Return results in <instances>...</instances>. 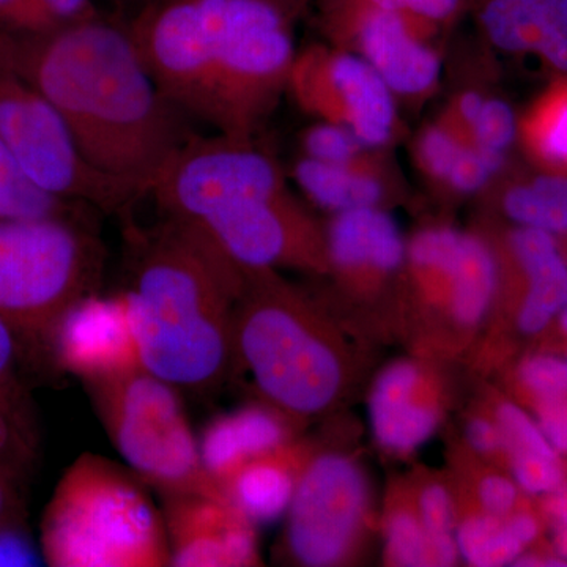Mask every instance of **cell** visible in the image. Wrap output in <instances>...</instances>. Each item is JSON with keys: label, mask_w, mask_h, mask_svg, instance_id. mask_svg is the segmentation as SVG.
<instances>
[{"label": "cell", "mask_w": 567, "mask_h": 567, "mask_svg": "<svg viewBox=\"0 0 567 567\" xmlns=\"http://www.w3.org/2000/svg\"><path fill=\"white\" fill-rule=\"evenodd\" d=\"M369 484L364 470L338 451L308 453L287 511L282 550L298 566H341L364 527Z\"/></svg>", "instance_id": "10"}, {"label": "cell", "mask_w": 567, "mask_h": 567, "mask_svg": "<svg viewBox=\"0 0 567 567\" xmlns=\"http://www.w3.org/2000/svg\"><path fill=\"white\" fill-rule=\"evenodd\" d=\"M546 511L554 527V544L558 557L567 563V484L548 494Z\"/></svg>", "instance_id": "44"}, {"label": "cell", "mask_w": 567, "mask_h": 567, "mask_svg": "<svg viewBox=\"0 0 567 567\" xmlns=\"http://www.w3.org/2000/svg\"><path fill=\"white\" fill-rule=\"evenodd\" d=\"M518 132L529 155L547 173H567V78L536 100L518 123Z\"/></svg>", "instance_id": "26"}, {"label": "cell", "mask_w": 567, "mask_h": 567, "mask_svg": "<svg viewBox=\"0 0 567 567\" xmlns=\"http://www.w3.org/2000/svg\"><path fill=\"white\" fill-rule=\"evenodd\" d=\"M0 141L43 192L99 208L125 213L147 196L132 183L100 173L82 155L69 126L47 96L0 52Z\"/></svg>", "instance_id": "8"}, {"label": "cell", "mask_w": 567, "mask_h": 567, "mask_svg": "<svg viewBox=\"0 0 567 567\" xmlns=\"http://www.w3.org/2000/svg\"><path fill=\"white\" fill-rule=\"evenodd\" d=\"M518 486L505 476L488 475L477 484L481 511L491 516L506 517L516 509Z\"/></svg>", "instance_id": "39"}, {"label": "cell", "mask_w": 567, "mask_h": 567, "mask_svg": "<svg viewBox=\"0 0 567 567\" xmlns=\"http://www.w3.org/2000/svg\"><path fill=\"white\" fill-rule=\"evenodd\" d=\"M18 336L0 317V391L20 388L18 382Z\"/></svg>", "instance_id": "43"}, {"label": "cell", "mask_w": 567, "mask_h": 567, "mask_svg": "<svg viewBox=\"0 0 567 567\" xmlns=\"http://www.w3.org/2000/svg\"><path fill=\"white\" fill-rule=\"evenodd\" d=\"M284 188L278 164L254 148L251 137L194 134L164 164L148 196L166 218L203 223L230 205Z\"/></svg>", "instance_id": "9"}, {"label": "cell", "mask_w": 567, "mask_h": 567, "mask_svg": "<svg viewBox=\"0 0 567 567\" xmlns=\"http://www.w3.org/2000/svg\"><path fill=\"white\" fill-rule=\"evenodd\" d=\"M480 21L498 50L535 54L567 74V0H484Z\"/></svg>", "instance_id": "20"}, {"label": "cell", "mask_w": 567, "mask_h": 567, "mask_svg": "<svg viewBox=\"0 0 567 567\" xmlns=\"http://www.w3.org/2000/svg\"><path fill=\"white\" fill-rule=\"evenodd\" d=\"M416 22L361 0L353 7L354 37L364 61L401 95L431 91L442 69L439 55L417 37Z\"/></svg>", "instance_id": "17"}, {"label": "cell", "mask_w": 567, "mask_h": 567, "mask_svg": "<svg viewBox=\"0 0 567 567\" xmlns=\"http://www.w3.org/2000/svg\"><path fill=\"white\" fill-rule=\"evenodd\" d=\"M536 423L559 454H567V393L536 401Z\"/></svg>", "instance_id": "38"}, {"label": "cell", "mask_w": 567, "mask_h": 567, "mask_svg": "<svg viewBox=\"0 0 567 567\" xmlns=\"http://www.w3.org/2000/svg\"><path fill=\"white\" fill-rule=\"evenodd\" d=\"M96 17V0H0V31L21 35H43Z\"/></svg>", "instance_id": "29"}, {"label": "cell", "mask_w": 567, "mask_h": 567, "mask_svg": "<svg viewBox=\"0 0 567 567\" xmlns=\"http://www.w3.org/2000/svg\"><path fill=\"white\" fill-rule=\"evenodd\" d=\"M308 453L290 443L252 458L223 481L224 495L254 525L271 524L289 511Z\"/></svg>", "instance_id": "22"}, {"label": "cell", "mask_w": 567, "mask_h": 567, "mask_svg": "<svg viewBox=\"0 0 567 567\" xmlns=\"http://www.w3.org/2000/svg\"><path fill=\"white\" fill-rule=\"evenodd\" d=\"M132 470L85 453L59 481L41 520V551L54 567L171 565L163 513Z\"/></svg>", "instance_id": "5"}, {"label": "cell", "mask_w": 567, "mask_h": 567, "mask_svg": "<svg viewBox=\"0 0 567 567\" xmlns=\"http://www.w3.org/2000/svg\"><path fill=\"white\" fill-rule=\"evenodd\" d=\"M32 561L31 547L20 536V529L0 533V566H29Z\"/></svg>", "instance_id": "45"}, {"label": "cell", "mask_w": 567, "mask_h": 567, "mask_svg": "<svg viewBox=\"0 0 567 567\" xmlns=\"http://www.w3.org/2000/svg\"><path fill=\"white\" fill-rule=\"evenodd\" d=\"M539 535V524L529 513L495 517L483 513L468 516L457 525L458 557L477 567L514 565L525 548Z\"/></svg>", "instance_id": "24"}, {"label": "cell", "mask_w": 567, "mask_h": 567, "mask_svg": "<svg viewBox=\"0 0 567 567\" xmlns=\"http://www.w3.org/2000/svg\"><path fill=\"white\" fill-rule=\"evenodd\" d=\"M416 514L434 546L436 566L456 565V518L450 492L442 484H427L417 496Z\"/></svg>", "instance_id": "31"}, {"label": "cell", "mask_w": 567, "mask_h": 567, "mask_svg": "<svg viewBox=\"0 0 567 567\" xmlns=\"http://www.w3.org/2000/svg\"><path fill=\"white\" fill-rule=\"evenodd\" d=\"M47 344L61 368L84 383L141 365L123 295L81 298L63 312Z\"/></svg>", "instance_id": "15"}, {"label": "cell", "mask_w": 567, "mask_h": 567, "mask_svg": "<svg viewBox=\"0 0 567 567\" xmlns=\"http://www.w3.org/2000/svg\"><path fill=\"white\" fill-rule=\"evenodd\" d=\"M0 52L58 110L95 169L147 196L194 136L188 117L156 87L126 24L100 14L43 35L0 31Z\"/></svg>", "instance_id": "1"}, {"label": "cell", "mask_w": 567, "mask_h": 567, "mask_svg": "<svg viewBox=\"0 0 567 567\" xmlns=\"http://www.w3.org/2000/svg\"><path fill=\"white\" fill-rule=\"evenodd\" d=\"M503 208L517 226L567 234V173H547L509 186Z\"/></svg>", "instance_id": "27"}, {"label": "cell", "mask_w": 567, "mask_h": 567, "mask_svg": "<svg viewBox=\"0 0 567 567\" xmlns=\"http://www.w3.org/2000/svg\"><path fill=\"white\" fill-rule=\"evenodd\" d=\"M233 349L267 402L293 420L322 415L344 393V352L330 323L274 270H245Z\"/></svg>", "instance_id": "4"}, {"label": "cell", "mask_w": 567, "mask_h": 567, "mask_svg": "<svg viewBox=\"0 0 567 567\" xmlns=\"http://www.w3.org/2000/svg\"><path fill=\"white\" fill-rule=\"evenodd\" d=\"M84 385L115 450L147 486L227 499L205 470L177 386L142 365Z\"/></svg>", "instance_id": "7"}, {"label": "cell", "mask_w": 567, "mask_h": 567, "mask_svg": "<svg viewBox=\"0 0 567 567\" xmlns=\"http://www.w3.org/2000/svg\"><path fill=\"white\" fill-rule=\"evenodd\" d=\"M558 319L559 324H561V330L565 331V334L567 336V306L561 312H559Z\"/></svg>", "instance_id": "47"}, {"label": "cell", "mask_w": 567, "mask_h": 567, "mask_svg": "<svg viewBox=\"0 0 567 567\" xmlns=\"http://www.w3.org/2000/svg\"><path fill=\"white\" fill-rule=\"evenodd\" d=\"M506 155L484 151L466 142L458 155L456 166L451 171L446 185L457 193H476L483 189L494 175L502 169Z\"/></svg>", "instance_id": "36"}, {"label": "cell", "mask_w": 567, "mask_h": 567, "mask_svg": "<svg viewBox=\"0 0 567 567\" xmlns=\"http://www.w3.org/2000/svg\"><path fill=\"white\" fill-rule=\"evenodd\" d=\"M466 142L468 141L451 125L431 126L417 142L421 166L435 181L446 183Z\"/></svg>", "instance_id": "34"}, {"label": "cell", "mask_w": 567, "mask_h": 567, "mask_svg": "<svg viewBox=\"0 0 567 567\" xmlns=\"http://www.w3.org/2000/svg\"><path fill=\"white\" fill-rule=\"evenodd\" d=\"M505 453L518 488L532 495H548L565 483L559 453L548 443L536 420L513 402L496 409Z\"/></svg>", "instance_id": "23"}, {"label": "cell", "mask_w": 567, "mask_h": 567, "mask_svg": "<svg viewBox=\"0 0 567 567\" xmlns=\"http://www.w3.org/2000/svg\"><path fill=\"white\" fill-rule=\"evenodd\" d=\"M466 443L477 454L491 456L505 450V440L498 423L487 417L477 416L468 421L465 429Z\"/></svg>", "instance_id": "41"}, {"label": "cell", "mask_w": 567, "mask_h": 567, "mask_svg": "<svg viewBox=\"0 0 567 567\" xmlns=\"http://www.w3.org/2000/svg\"><path fill=\"white\" fill-rule=\"evenodd\" d=\"M292 420L270 402L241 406L213 417L197 440L208 475L221 486L246 462L290 445Z\"/></svg>", "instance_id": "19"}, {"label": "cell", "mask_w": 567, "mask_h": 567, "mask_svg": "<svg viewBox=\"0 0 567 567\" xmlns=\"http://www.w3.org/2000/svg\"><path fill=\"white\" fill-rule=\"evenodd\" d=\"M361 145L363 144L350 130L331 122L317 123L303 136L306 156L323 163L358 162Z\"/></svg>", "instance_id": "35"}, {"label": "cell", "mask_w": 567, "mask_h": 567, "mask_svg": "<svg viewBox=\"0 0 567 567\" xmlns=\"http://www.w3.org/2000/svg\"><path fill=\"white\" fill-rule=\"evenodd\" d=\"M509 246L528 282L517 324L522 333L537 334L567 306V262L557 238L546 230L518 226Z\"/></svg>", "instance_id": "21"}, {"label": "cell", "mask_w": 567, "mask_h": 567, "mask_svg": "<svg viewBox=\"0 0 567 567\" xmlns=\"http://www.w3.org/2000/svg\"><path fill=\"white\" fill-rule=\"evenodd\" d=\"M287 87L301 107L346 126L365 147L386 144L393 134L391 89L363 58L311 48L295 55Z\"/></svg>", "instance_id": "12"}, {"label": "cell", "mask_w": 567, "mask_h": 567, "mask_svg": "<svg viewBox=\"0 0 567 567\" xmlns=\"http://www.w3.org/2000/svg\"><path fill=\"white\" fill-rule=\"evenodd\" d=\"M89 205L69 203L43 192L25 175L7 145L0 141V218L85 219Z\"/></svg>", "instance_id": "28"}, {"label": "cell", "mask_w": 567, "mask_h": 567, "mask_svg": "<svg viewBox=\"0 0 567 567\" xmlns=\"http://www.w3.org/2000/svg\"><path fill=\"white\" fill-rule=\"evenodd\" d=\"M112 2L117 3L122 9H130L136 13L137 10L142 9L145 3L151 2V0H112Z\"/></svg>", "instance_id": "46"}, {"label": "cell", "mask_w": 567, "mask_h": 567, "mask_svg": "<svg viewBox=\"0 0 567 567\" xmlns=\"http://www.w3.org/2000/svg\"><path fill=\"white\" fill-rule=\"evenodd\" d=\"M37 458V434L21 386L0 391V473L21 483Z\"/></svg>", "instance_id": "30"}, {"label": "cell", "mask_w": 567, "mask_h": 567, "mask_svg": "<svg viewBox=\"0 0 567 567\" xmlns=\"http://www.w3.org/2000/svg\"><path fill=\"white\" fill-rule=\"evenodd\" d=\"M293 174L312 203L334 213L377 207L385 192L379 177L360 162L333 164L305 156Z\"/></svg>", "instance_id": "25"}, {"label": "cell", "mask_w": 567, "mask_h": 567, "mask_svg": "<svg viewBox=\"0 0 567 567\" xmlns=\"http://www.w3.org/2000/svg\"><path fill=\"white\" fill-rule=\"evenodd\" d=\"M130 234L132 282L123 298L142 368L177 388L213 390L234 357L245 268L194 223L163 216Z\"/></svg>", "instance_id": "3"}, {"label": "cell", "mask_w": 567, "mask_h": 567, "mask_svg": "<svg viewBox=\"0 0 567 567\" xmlns=\"http://www.w3.org/2000/svg\"><path fill=\"white\" fill-rule=\"evenodd\" d=\"M385 551L393 566H436L431 536L416 511L398 509L388 517Z\"/></svg>", "instance_id": "32"}, {"label": "cell", "mask_w": 567, "mask_h": 567, "mask_svg": "<svg viewBox=\"0 0 567 567\" xmlns=\"http://www.w3.org/2000/svg\"><path fill=\"white\" fill-rule=\"evenodd\" d=\"M194 224L245 270H328L324 233L287 188L241 200Z\"/></svg>", "instance_id": "11"}, {"label": "cell", "mask_w": 567, "mask_h": 567, "mask_svg": "<svg viewBox=\"0 0 567 567\" xmlns=\"http://www.w3.org/2000/svg\"><path fill=\"white\" fill-rule=\"evenodd\" d=\"M406 260L429 303L462 331L483 324L498 290V264L486 241L447 227L423 230Z\"/></svg>", "instance_id": "13"}, {"label": "cell", "mask_w": 567, "mask_h": 567, "mask_svg": "<svg viewBox=\"0 0 567 567\" xmlns=\"http://www.w3.org/2000/svg\"><path fill=\"white\" fill-rule=\"evenodd\" d=\"M369 421L377 445L388 453L406 456L424 446L442 423L429 372L412 360L388 364L369 395Z\"/></svg>", "instance_id": "16"}, {"label": "cell", "mask_w": 567, "mask_h": 567, "mask_svg": "<svg viewBox=\"0 0 567 567\" xmlns=\"http://www.w3.org/2000/svg\"><path fill=\"white\" fill-rule=\"evenodd\" d=\"M18 487L17 481L0 473V533L21 528L24 506Z\"/></svg>", "instance_id": "42"}, {"label": "cell", "mask_w": 567, "mask_h": 567, "mask_svg": "<svg viewBox=\"0 0 567 567\" xmlns=\"http://www.w3.org/2000/svg\"><path fill=\"white\" fill-rule=\"evenodd\" d=\"M126 28L164 99L227 136L251 137L289 82L278 0H151Z\"/></svg>", "instance_id": "2"}, {"label": "cell", "mask_w": 567, "mask_h": 567, "mask_svg": "<svg viewBox=\"0 0 567 567\" xmlns=\"http://www.w3.org/2000/svg\"><path fill=\"white\" fill-rule=\"evenodd\" d=\"M328 271L349 284H379L406 262L398 224L377 207L336 213L324 230Z\"/></svg>", "instance_id": "18"}, {"label": "cell", "mask_w": 567, "mask_h": 567, "mask_svg": "<svg viewBox=\"0 0 567 567\" xmlns=\"http://www.w3.org/2000/svg\"><path fill=\"white\" fill-rule=\"evenodd\" d=\"M171 565L245 567L259 563L256 525L229 499L200 494L163 495Z\"/></svg>", "instance_id": "14"}, {"label": "cell", "mask_w": 567, "mask_h": 567, "mask_svg": "<svg viewBox=\"0 0 567 567\" xmlns=\"http://www.w3.org/2000/svg\"><path fill=\"white\" fill-rule=\"evenodd\" d=\"M517 377L535 401L567 393V360L561 358L550 354L529 357L518 365Z\"/></svg>", "instance_id": "37"}, {"label": "cell", "mask_w": 567, "mask_h": 567, "mask_svg": "<svg viewBox=\"0 0 567 567\" xmlns=\"http://www.w3.org/2000/svg\"><path fill=\"white\" fill-rule=\"evenodd\" d=\"M518 134V122L513 107L498 99L484 100L466 141L484 151L506 155Z\"/></svg>", "instance_id": "33"}, {"label": "cell", "mask_w": 567, "mask_h": 567, "mask_svg": "<svg viewBox=\"0 0 567 567\" xmlns=\"http://www.w3.org/2000/svg\"><path fill=\"white\" fill-rule=\"evenodd\" d=\"M379 9L399 11L420 22L443 21L456 13L461 0H361Z\"/></svg>", "instance_id": "40"}, {"label": "cell", "mask_w": 567, "mask_h": 567, "mask_svg": "<svg viewBox=\"0 0 567 567\" xmlns=\"http://www.w3.org/2000/svg\"><path fill=\"white\" fill-rule=\"evenodd\" d=\"M85 221L0 218V317L18 338L48 342L63 312L99 284L103 249Z\"/></svg>", "instance_id": "6"}]
</instances>
